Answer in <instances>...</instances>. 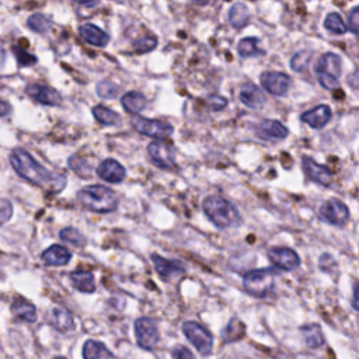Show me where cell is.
<instances>
[{
  "mask_svg": "<svg viewBox=\"0 0 359 359\" xmlns=\"http://www.w3.org/2000/svg\"><path fill=\"white\" fill-rule=\"evenodd\" d=\"M4 62H6V52H4V49L0 46V69L3 67Z\"/></svg>",
  "mask_w": 359,
  "mask_h": 359,
  "instance_id": "48",
  "label": "cell"
},
{
  "mask_svg": "<svg viewBox=\"0 0 359 359\" xmlns=\"http://www.w3.org/2000/svg\"><path fill=\"white\" fill-rule=\"evenodd\" d=\"M324 28L337 35H342L346 32V25L338 13H328L325 15Z\"/></svg>",
  "mask_w": 359,
  "mask_h": 359,
  "instance_id": "32",
  "label": "cell"
},
{
  "mask_svg": "<svg viewBox=\"0 0 359 359\" xmlns=\"http://www.w3.org/2000/svg\"><path fill=\"white\" fill-rule=\"evenodd\" d=\"M210 0H194V3H196V4H199V6H205V4H208Z\"/></svg>",
  "mask_w": 359,
  "mask_h": 359,
  "instance_id": "49",
  "label": "cell"
},
{
  "mask_svg": "<svg viewBox=\"0 0 359 359\" xmlns=\"http://www.w3.org/2000/svg\"><path fill=\"white\" fill-rule=\"evenodd\" d=\"M310 57H311V52H310V50H299V52H296V53L292 56V59H290V67H292L294 72L300 73V72H303V70L307 67V65H309V62H310Z\"/></svg>",
  "mask_w": 359,
  "mask_h": 359,
  "instance_id": "35",
  "label": "cell"
},
{
  "mask_svg": "<svg viewBox=\"0 0 359 359\" xmlns=\"http://www.w3.org/2000/svg\"><path fill=\"white\" fill-rule=\"evenodd\" d=\"M279 273L275 268L248 271L243 278L244 289L255 297H266L275 287V278Z\"/></svg>",
  "mask_w": 359,
  "mask_h": 359,
  "instance_id": "4",
  "label": "cell"
},
{
  "mask_svg": "<svg viewBox=\"0 0 359 359\" xmlns=\"http://www.w3.org/2000/svg\"><path fill=\"white\" fill-rule=\"evenodd\" d=\"M69 165L73 171L77 172V175H81V177H87L91 172V164H88L86 160L79 158L76 156L70 157Z\"/></svg>",
  "mask_w": 359,
  "mask_h": 359,
  "instance_id": "38",
  "label": "cell"
},
{
  "mask_svg": "<svg viewBox=\"0 0 359 359\" xmlns=\"http://www.w3.org/2000/svg\"><path fill=\"white\" fill-rule=\"evenodd\" d=\"M358 287H359V286H358V283L355 282V283H353V287H352V289H353V294H352V306H353V309H355V310H359V304H358Z\"/></svg>",
  "mask_w": 359,
  "mask_h": 359,
  "instance_id": "46",
  "label": "cell"
},
{
  "mask_svg": "<svg viewBox=\"0 0 359 359\" xmlns=\"http://www.w3.org/2000/svg\"><path fill=\"white\" fill-rule=\"evenodd\" d=\"M331 108L325 104H320L306 112L302 114L300 119L307 123L310 128H314V129H321L324 128L330 119H331Z\"/></svg>",
  "mask_w": 359,
  "mask_h": 359,
  "instance_id": "17",
  "label": "cell"
},
{
  "mask_svg": "<svg viewBox=\"0 0 359 359\" xmlns=\"http://www.w3.org/2000/svg\"><path fill=\"white\" fill-rule=\"evenodd\" d=\"M346 29H349L353 35H358V31H359V7H353L349 11Z\"/></svg>",
  "mask_w": 359,
  "mask_h": 359,
  "instance_id": "41",
  "label": "cell"
},
{
  "mask_svg": "<svg viewBox=\"0 0 359 359\" xmlns=\"http://www.w3.org/2000/svg\"><path fill=\"white\" fill-rule=\"evenodd\" d=\"M73 1L83 7H95L98 4V0H73Z\"/></svg>",
  "mask_w": 359,
  "mask_h": 359,
  "instance_id": "47",
  "label": "cell"
},
{
  "mask_svg": "<svg viewBox=\"0 0 359 359\" xmlns=\"http://www.w3.org/2000/svg\"><path fill=\"white\" fill-rule=\"evenodd\" d=\"M97 175L109 184H119L125 180L126 170L115 158H105L97 165Z\"/></svg>",
  "mask_w": 359,
  "mask_h": 359,
  "instance_id": "15",
  "label": "cell"
},
{
  "mask_svg": "<svg viewBox=\"0 0 359 359\" xmlns=\"http://www.w3.org/2000/svg\"><path fill=\"white\" fill-rule=\"evenodd\" d=\"M49 323L59 332H67L74 328V321H73L72 313L63 307H53L50 310Z\"/></svg>",
  "mask_w": 359,
  "mask_h": 359,
  "instance_id": "22",
  "label": "cell"
},
{
  "mask_svg": "<svg viewBox=\"0 0 359 359\" xmlns=\"http://www.w3.org/2000/svg\"><path fill=\"white\" fill-rule=\"evenodd\" d=\"M69 279L79 292L93 293L95 290L94 275L88 271H73L69 273Z\"/></svg>",
  "mask_w": 359,
  "mask_h": 359,
  "instance_id": "23",
  "label": "cell"
},
{
  "mask_svg": "<svg viewBox=\"0 0 359 359\" xmlns=\"http://www.w3.org/2000/svg\"><path fill=\"white\" fill-rule=\"evenodd\" d=\"M261 86L272 95L282 97L285 95L292 84L290 77L282 72H264L259 76Z\"/></svg>",
  "mask_w": 359,
  "mask_h": 359,
  "instance_id": "11",
  "label": "cell"
},
{
  "mask_svg": "<svg viewBox=\"0 0 359 359\" xmlns=\"http://www.w3.org/2000/svg\"><path fill=\"white\" fill-rule=\"evenodd\" d=\"M318 215L321 220L332 226H344L349 219V209L342 201L331 198L320 206Z\"/></svg>",
  "mask_w": 359,
  "mask_h": 359,
  "instance_id": "10",
  "label": "cell"
},
{
  "mask_svg": "<svg viewBox=\"0 0 359 359\" xmlns=\"http://www.w3.org/2000/svg\"><path fill=\"white\" fill-rule=\"evenodd\" d=\"M13 215V206L10 201L0 198V224L7 222Z\"/></svg>",
  "mask_w": 359,
  "mask_h": 359,
  "instance_id": "42",
  "label": "cell"
},
{
  "mask_svg": "<svg viewBox=\"0 0 359 359\" xmlns=\"http://www.w3.org/2000/svg\"><path fill=\"white\" fill-rule=\"evenodd\" d=\"M114 355L100 341L87 339L83 345V359H111Z\"/></svg>",
  "mask_w": 359,
  "mask_h": 359,
  "instance_id": "25",
  "label": "cell"
},
{
  "mask_svg": "<svg viewBox=\"0 0 359 359\" xmlns=\"http://www.w3.org/2000/svg\"><path fill=\"white\" fill-rule=\"evenodd\" d=\"M146 104H147L146 97L139 91H129L123 94L121 98V105L129 114H139L140 111L144 109Z\"/></svg>",
  "mask_w": 359,
  "mask_h": 359,
  "instance_id": "26",
  "label": "cell"
},
{
  "mask_svg": "<svg viewBox=\"0 0 359 359\" xmlns=\"http://www.w3.org/2000/svg\"><path fill=\"white\" fill-rule=\"evenodd\" d=\"M95 93L101 98L111 100V98H115L118 95V87L109 80H102V81L97 83Z\"/></svg>",
  "mask_w": 359,
  "mask_h": 359,
  "instance_id": "36",
  "label": "cell"
},
{
  "mask_svg": "<svg viewBox=\"0 0 359 359\" xmlns=\"http://www.w3.org/2000/svg\"><path fill=\"white\" fill-rule=\"evenodd\" d=\"M182 331L188 341L198 349L199 353L208 356L213 351L212 334L196 321H187L182 324Z\"/></svg>",
  "mask_w": 359,
  "mask_h": 359,
  "instance_id": "7",
  "label": "cell"
},
{
  "mask_svg": "<svg viewBox=\"0 0 359 359\" xmlns=\"http://www.w3.org/2000/svg\"><path fill=\"white\" fill-rule=\"evenodd\" d=\"M27 25H28V28L32 29L34 32L45 34L46 31H49V28H50L52 24H50V20H49L46 15H43V14H41V13H35V14H32V15L28 17Z\"/></svg>",
  "mask_w": 359,
  "mask_h": 359,
  "instance_id": "33",
  "label": "cell"
},
{
  "mask_svg": "<svg viewBox=\"0 0 359 359\" xmlns=\"http://www.w3.org/2000/svg\"><path fill=\"white\" fill-rule=\"evenodd\" d=\"M10 164L21 178L50 194H59L66 187V175L49 171L24 149H14L11 151Z\"/></svg>",
  "mask_w": 359,
  "mask_h": 359,
  "instance_id": "1",
  "label": "cell"
},
{
  "mask_svg": "<svg viewBox=\"0 0 359 359\" xmlns=\"http://www.w3.org/2000/svg\"><path fill=\"white\" fill-rule=\"evenodd\" d=\"M208 104L213 111H220L227 105V98L222 95H210L208 98Z\"/></svg>",
  "mask_w": 359,
  "mask_h": 359,
  "instance_id": "44",
  "label": "cell"
},
{
  "mask_svg": "<svg viewBox=\"0 0 359 359\" xmlns=\"http://www.w3.org/2000/svg\"><path fill=\"white\" fill-rule=\"evenodd\" d=\"M318 264H320L321 271L328 272V273H332V272L335 271V268H337V261H335L334 257H332L331 254H328V252H324V254L320 257Z\"/></svg>",
  "mask_w": 359,
  "mask_h": 359,
  "instance_id": "40",
  "label": "cell"
},
{
  "mask_svg": "<svg viewBox=\"0 0 359 359\" xmlns=\"http://www.w3.org/2000/svg\"><path fill=\"white\" fill-rule=\"evenodd\" d=\"M59 237L60 240L69 243V244H73L76 247H81L86 244V237L74 227H65L60 230L59 233Z\"/></svg>",
  "mask_w": 359,
  "mask_h": 359,
  "instance_id": "34",
  "label": "cell"
},
{
  "mask_svg": "<svg viewBox=\"0 0 359 359\" xmlns=\"http://www.w3.org/2000/svg\"><path fill=\"white\" fill-rule=\"evenodd\" d=\"M237 50H238V55L241 57H254V56H258V55H264V50H261L258 48V39L255 36L243 38L238 42Z\"/></svg>",
  "mask_w": 359,
  "mask_h": 359,
  "instance_id": "31",
  "label": "cell"
},
{
  "mask_svg": "<svg viewBox=\"0 0 359 359\" xmlns=\"http://www.w3.org/2000/svg\"><path fill=\"white\" fill-rule=\"evenodd\" d=\"M79 34L87 43H90L93 46L102 48V46H107L109 42V35L107 32H104L101 28H98L97 25L90 24V22L83 24L79 28Z\"/></svg>",
  "mask_w": 359,
  "mask_h": 359,
  "instance_id": "19",
  "label": "cell"
},
{
  "mask_svg": "<svg viewBox=\"0 0 359 359\" xmlns=\"http://www.w3.org/2000/svg\"><path fill=\"white\" fill-rule=\"evenodd\" d=\"M248 20H250V13H248V8L245 7L244 3L237 1L230 7V10H229V22L233 28H236V29L243 28L244 25H247Z\"/></svg>",
  "mask_w": 359,
  "mask_h": 359,
  "instance_id": "28",
  "label": "cell"
},
{
  "mask_svg": "<svg viewBox=\"0 0 359 359\" xmlns=\"http://www.w3.org/2000/svg\"><path fill=\"white\" fill-rule=\"evenodd\" d=\"M25 93L28 97H31L34 101H36L42 105L57 107L62 104L60 93L49 86H45V84H38V83L28 84L25 87Z\"/></svg>",
  "mask_w": 359,
  "mask_h": 359,
  "instance_id": "13",
  "label": "cell"
},
{
  "mask_svg": "<svg viewBox=\"0 0 359 359\" xmlns=\"http://www.w3.org/2000/svg\"><path fill=\"white\" fill-rule=\"evenodd\" d=\"M41 259L46 265L62 266V265H66L72 259V254L67 248H65L59 244H53L41 254Z\"/></svg>",
  "mask_w": 359,
  "mask_h": 359,
  "instance_id": "21",
  "label": "cell"
},
{
  "mask_svg": "<svg viewBox=\"0 0 359 359\" xmlns=\"http://www.w3.org/2000/svg\"><path fill=\"white\" fill-rule=\"evenodd\" d=\"M269 261L282 271H293L300 265V257L297 252L287 247H272L268 250Z\"/></svg>",
  "mask_w": 359,
  "mask_h": 359,
  "instance_id": "12",
  "label": "cell"
},
{
  "mask_svg": "<svg viewBox=\"0 0 359 359\" xmlns=\"http://www.w3.org/2000/svg\"><path fill=\"white\" fill-rule=\"evenodd\" d=\"M77 199L84 209L97 213H108L116 209L118 195L108 187L104 185H90L81 188L77 192Z\"/></svg>",
  "mask_w": 359,
  "mask_h": 359,
  "instance_id": "3",
  "label": "cell"
},
{
  "mask_svg": "<svg viewBox=\"0 0 359 359\" xmlns=\"http://www.w3.org/2000/svg\"><path fill=\"white\" fill-rule=\"evenodd\" d=\"M255 133L265 140H282L287 137L289 129L276 119H264L257 125Z\"/></svg>",
  "mask_w": 359,
  "mask_h": 359,
  "instance_id": "16",
  "label": "cell"
},
{
  "mask_svg": "<svg viewBox=\"0 0 359 359\" xmlns=\"http://www.w3.org/2000/svg\"><path fill=\"white\" fill-rule=\"evenodd\" d=\"M132 126L139 133L149 137H154V139H167L174 132L172 125L168 122L158 121V119H149L139 115L132 119Z\"/></svg>",
  "mask_w": 359,
  "mask_h": 359,
  "instance_id": "9",
  "label": "cell"
},
{
  "mask_svg": "<svg viewBox=\"0 0 359 359\" xmlns=\"http://www.w3.org/2000/svg\"><path fill=\"white\" fill-rule=\"evenodd\" d=\"M300 330H302V334L304 337V342L309 348L316 349V348H320V346L324 345L325 339H324L323 331H321L318 324H313V323L306 324Z\"/></svg>",
  "mask_w": 359,
  "mask_h": 359,
  "instance_id": "27",
  "label": "cell"
},
{
  "mask_svg": "<svg viewBox=\"0 0 359 359\" xmlns=\"http://www.w3.org/2000/svg\"><path fill=\"white\" fill-rule=\"evenodd\" d=\"M11 112V105L3 100H0V116H6Z\"/></svg>",
  "mask_w": 359,
  "mask_h": 359,
  "instance_id": "45",
  "label": "cell"
},
{
  "mask_svg": "<svg viewBox=\"0 0 359 359\" xmlns=\"http://www.w3.org/2000/svg\"><path fill=\"white\" fill-rule=\"evenodd\" d=\"M172 359H196L194 353L184 345H177L172 349Z\"/></svg>",
  "mask_w": 359,
  "mask_h": 359,
  "instance_id": "43",
  "label": "cell"
},
{
  "mask_svg": "<svg viewBox=\"0 0 359 359\" xmlns=\"http://www.w3.org/2000/svg\"><path fill=\"white\" fill-rule=\"evenodd\" d=\"M135 337L137 341V345L146 351L156 349L158 341H160V332L156 320L150 317H140L135 320L133 323Z\"/></svg>",
  "mask_w": 359,
  "mask_h": 359,
  "instance_id": "6",
  "label": "cell"
},
{
  "mask_svg": "<svg viewBox=\"0 0 359 359\" xmlns=\"http://www.w3.org/2000/svg\"><path fill=\"white\" fill-rule=\"evenodd\" d=\"M244 334H245V325H244V323H243L240 318L233 317V318L227 323V325L223 328V331H222L220 335H222V339H223L224 342L230 344V342H234V341L241 339V338L244 337Z\"/></svg>",
  "mask_w": 359,
  "mask_h": 359,
  "instance_id": "29",
  "label": "cell"
},
{
  "mask_svg": "<svg viewBox=\"0 0 359 359\" xmlns=\"http://www.w3.org/2000/svg\"><path fill=\"white\" fill-rule=\"evenodd\" d=\"M302 167L303 171L307 174V177L310 180H313L314 182L323 185V187H330L332 182V172L328 167L318 164L314 158L309 157V156H303L302 157Z\"/></svg>",
  "mask_w": 359,
  "mask_h": 359,
  "instance_id": "14",
  "label": "cell"
},
{
  "mask_svg": "<svg viewBox=\"0 0 359 359\" xmlns=\"http://www.w3.org/2000/svg\"><path fill=\"white\" fill-rule=\"evenodd\" d=\"M157 46V39L153 36H143L133 42V49L137 53H147L151 52Z\"/></svg>",
  "mask_w": 359,
  "mask_h": 359,
  "instance_id": "37",
  "label": "cell"
},
{
  "mask_svg": "<svg viewBox=\"0 0 359 359\" xmlns=\"http://www.w3.org/2000/svg\"><path fill=\"white\" fill-rule=\"evenodd\" d=\"M342 72V60L337 53L327 52L320 56L316 65V76L320 86L325 90H335L339 87V76Z\"/></svg>",
  "mask_w": 359,
  "mask_h": 359,
  "instance_id": "5",
  "label": "cell"
},
{
  "mask_svg": "<svg viewBox=\"0 0 359 359\" xmlns=\"http://www.w3.org/2000/svg\"><path fill=\"white\" fill-rule=\"evenodd\" d=\"M202 209L206 217L219 229H231L241 224V215L238 209L222 196H206L202 202Z\"/></svg>",
  "mask_w": 359,
  "mask_h": 359,
  "instance_id": "2",
  "label": "cell"
},
{
  "mask_svg": "<svg viewBox=\"0 0 359 359\" xmlns=\"http://www.w3.org/2000/svg\"><path fill=\"white\" fill-rule=\"evenodd\" d=\"M238 97H240V101L251 109L261 108L264 105V101H265L261 90L251 81H247L241 86Z\"/></svg>",
  "mask_w": 359,
  "mask_h": 359,
  "instance_id": "20",
  "label": "cell"
},
{
  "mask_svg": "<svg viewBox=\"0 0 359 359\" xmlns=\"http://www.w3.org/2000/svg\"><path fill=\"white\" fill-rule=\"evenodd\" d=\"M93 115L101 125H105V126H116L121 123V116L115 111L101 104L93 107Z\"/></svg>",
  "mask_w": 359,
  "mask_h": 359,
  "instance_id": "30",
  "label": "cell"
},
{
  "mask_svg": "<svg viewBox=\"0 0 359 359\" xmlns=\"http://www.w3.org/2000/svg\"><path fill=\"white\" fill-rule=\"evenodd\" d=\"M13 52H14L15 59H17V62H18V65H20L21 67H28V66H32V65L36 63V57H35L34 55L28 53L27 50L21 49V48H18V46H17V48H13Z\"/></svg>",
  "mask_w": 359,
  "mask_h": 359,
  "instance_id": "39",
  "label": "cell"
},
{
  "mask_svg": "<svg viewBox=\"0 0 359 359\" xmlns=\"http://www.w3.org/2000/svg\"><path fill=\"white\" fill-rule=\"evenodd\" d=\"M53 359H66V358H63V356H55Z\"/></svg>",
  "mask_w": 359,
  "mask_h": 359,
  "instance_id": "50",
  "label": "cell"
},
{
  "mask_svg": "<svg viewBox=\"0 0 359 359\" xmlns=\"http://www.w3.org/2000/svg\"><path fill=\"white\" fill-rule=\"evenodd\" d=\"M11 311L13 314L22 320V321H27V323H34L36 320V309L35 306L25 300L24 297H17L13 304H11Z\"/></svg>",
  "mask_w": 359,
  "mask_h": 359,
  "instance_id": "24",
  "label": "cell"
},
{
  "mask_svg": "<svg viewBox=\"0 0 359 359\" xmlns=\"http://www.w3.org/2000/svg\"><path fill=\"white\" fill-rule=\"evenodd\" d=\"M151 261H153L154 269L164 279L171 278V276H178V275H182L185 272V268L180 261L167 259V258H163L157 254H151Z\"/></svg>",
  "mask_w": 359,
  "mask_h": 359,
  "instance_id": "18",
  "label": "cell"
},
{
  "mask_svg": "<svg viewBox=\"0 0 359 359\" xmlns=\"http://www.w3.org/2000/svg\"><path fill=\"white\" fill-rule=\"evenodd\" d=\"M149 157L153 164L163 170H171L175 167V149L164 139H156L147 146Z\"/></svg>",
  "mask_w": 359,
  "mask_h": 359,
  "instance_id": "8",
  "label": "cell"
}]
</instances>
